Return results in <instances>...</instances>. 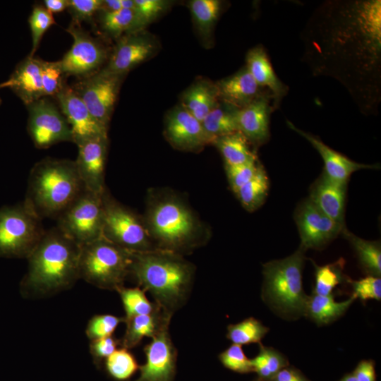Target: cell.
<instances>
[{
    "instance_id": "cell-1",
    "label": "cell",
    "mask_w": 381,
    "mask_h": 381,
    "mask_svg": "<svg viewBox=\"0 0 381 381\" xmlns=\"http://www.w3.org/2000/svg\"><path fill=\"white\" fill-rule=\"evenodd\" d=\"M130 274L163 312L173 316L189 298L195 267L181 255L155 250L133 253Z\"/></svg>"
},
{
    "instance_id": "cell-2",
    "label": "cell",
    "mask_w": 381,
    "mask_h": 381,
    "mask_svg": "<svg viewBox=\"0 0 381 381\" xmlns=\"http://www.w3.org/2000/svg\"><path fill=\"white\" fill-rule=\"evenodd\" d=\"M80 246L57 227L45 231L28 257L24 286L30 294L47 295L64 290L80 278Z\"/></svg>"
},
{
    "instance_id": "cell-3",
    "label": "cell",
    "mask_w": 381,
    "mask_h": 381,
    "mask_svg": "<svg viewBox=\"0 0 381 381\" xmlns=\"http://www.w3.org/2000/svg\"><path fill=\"white\" fill-rule=\"evenodd\" d=\"M143 220L157 250L183 255L207 240V231L199 219L174 195L152 197Z\"/></svg>"
},
{
    "instance_id": "cell-4",
    "label": "cell",
    "mask_w": 381,
    "mask_h": 381,
    "mask_svg": "<svg viewBox=\"0 0 381 381\" xmlns=\"http://www.w3.org/2000/svg\"><path fill=\"white\" fill-rule=\"evenodd\" d=\"M85 189L75 161L47 157L30 171L24 205L42 220L57 219Z\"/></svg>"
},
{
    "instance_id": "cell-5",
    "label": "cell",
    "mask_w": 381,
    "mask_h": 381,
    "mask_svg": "<svg viewBox=\"0 0 381 381\" xmlns=\"http://www.w3.org/2000/svg\"><path fill=\"white\" fill-rule=\"evenodd\" d=\"M133 253L103 236L81 246L80 278L98 288L116 291L130 274Z\"/></svg>"
},
{
    "instance_id": "cell-6",
    "label": "cell",
    "mask_w": 381,
    "mask_h": 381,
    "mask_svg": "<svg viewBox=\"0 0 381 381\" xmlns=\"http://www.w3.org/2000/svg\"><path fill=\"white\" fill-rule=\"evenodd\" d=\"M304 249L263 265L264 294L277 310L286 314L305 313L308 296L302 285Z\"/></svg>"
},
{
    "instance_id": "cell-7",
    "label": "cell",
    "mask_w": 381,
    "mask_h": 381,
    "mask_svg": "<svg viewBox=\"0 0 381 381\" xmlns=\"http://www.w3.org/2000/svg\"><path fill=\"white\" fill-rule=\"evenodd\" d=\"M102 202L104 238L133 253L157 250L143 218L113 199L106 188L102 193Z\"/></svg>"
},
{
    "instance_id": "cell-8",
    "label": "cell",
    "mask_w": 381,
    "mask_h": 381,
    "mask_svg": "<svg viewBox=\"0 0 381 381\" xmlns=\"http://www.w3.org/2000/svg\"><path fill=\"white\" fill-rule=\"evenodd\" d=\"M57 219V228L79 246L102 236V194L85 189Z\"/></svg>"
},
{
    "instance_id": "cell-9",
    "label": "cell",
    "mask_w": 381,
    "mask_h": 381,
    "mask_svg": "<svg viewBox=\"0 0 381 381\" xmlns=\"http://www.w3.org/2000/svg\"><path fill=\"white\" fill-rule=\"evenodd\" d=\"M45 231L42 219L24 203L0 210V253L28 258Z\"/></svg>"
},
{
    "instance_id": "cell-10",
    "label": "cell",
    "mask_w": 381,
    "mask_h": 381,
    "mask_svg": "<svg viewBox=\"0 0 381 381\" xmlns=\"http://www.w3.org/2000/svg\"><path fill=\"white\" fill-rule=\"evenodd\" d=\"M27 107L28 131L37 148L47 149L61 142H73L71 129L66 118L46 97Z\"/></svg>"
},
{
    "instance_id": "cell-11",
    "label": "cell",
    "mask_w": 381,
    "mask_h": 381,
    "mask_svg": "<svg viewBox=\"0 0 381 381\" xmlns=\"http://www.w3.org/2000/svg\"><path fill=\"white\" fill-rule=\"evenodd\" d=\"M123 76L109 73L102 69L85 77L72 87L93 117L107 128Z\"/></svg>"
},
{
    "instance_id": "cell-12",
    "label": "cell",
    "mask_w": 381,
    "mask_h": 381,
    "mask_svg": "<svg viewBox=\"0 0 381 381\" xmlns=\"http://www.w3.org/2000/svg\"><path fill=\"white\" fill-rule=\"evenodd\" d=\"M66 31L73 37L71 48L59 61L64 75L88 76L96 72L106 59L104 47L73 21Z\"/></svg>"
},
{
    "instance_id": "cell-13",
    "label": "cell",
    "mask_w": 381,
    "mask_h": 381,
    "mask_svg": "<svg viewBox=\"0 0 381 381\" xmlns=\"http://www.w3.org/2000/svg\"><path fill=\"white\" fill-rule=\"evenodd\" d=\"M165 324L144 347L145 364L139 366L140 375L133 381H174L176 370L177 350Z\"/></svg>"
},
{
    "instance_id": "cell-14",
    "label": "cell",
    "mask_w": 381,
    "mask_h": 381,
    "mask_svg": "<svg viewBox=\"0 0 381 381\" xmlns=\"http://www.w3.org/2000/svg\"><path fill=\"white\" fill-rule=\"evenodd\" d=\"M76 145L96 138H107V129L90 114L74 90L64 83L55 95Z\"/></svg>"
},
{
    "instance_id": "cell-15",
    "label": "cell",
    "mask_w": 381,
    "mask_h": 381,
    "mask_svg": "<svg viewBox=\"0 0 381 381\" xmlns=\"http://www.w3.org/2000/svg\"><path fill=\"white\" fill-rule=\"evenodd\" d=\"M302 248H321L335 238L344 225L332 220L309 199L303 201L295 212Z\"/></svg>"
},
{
    "instance_id": "cell-16",
    "label": "cell",
    "mask_w": 381,
    "mask_h": 381,
    "mask_svg": "<svg viewBox=\"0 0 381 381\" xmlns=\"http://www.w3.org/2000/svg\"><path fill=\"white\" fill-rule=\"evenodd\" d=\"M164 135L174 148L183 151L197 152L211 144L202 123L181 105L167 115Z\"/></svg>"
},
{
    "instance_id": "cell-17",
    "label": "cell",
    "mask_w": 381,
    "mask_h": 381,
    "mask_svg": "<svg viewBox=\"0 0 381 381\" xmlns=\"http://www.w3.org/2000/svg\"><path fill=\"white\" fill-rule=\"evenodd\" d=\"M157 44L151 37L139 31L127 33L119 40L103 71L125 75L131 69L152 56Z\"/></svg>"
},
{
    "instance_id": "cell-18",
    "label": "cell",
    "mask_w": 381,
    "mask_h": 381,
    "mask_svg": "<svg viewBox=\"0 0 381 381\" xmlns=\"http://www.w3.org/2000/svg\"><path fill=\"white\" fill-rule=\"evenodd\" d=\"M75 161L78 173L85 189L102 194L105 190L104 171L108 138H96L77 145Z\"/></svg>"
},
{
    "instance_id": "cell-19",
    "label": "cell",
    "mask_w": 381,
    "mask_h": 381,
    "mask_svg": "<svg viewBox=\"0 0 381 381\" xmlns=\"http://www.w3.org/2000/svg\"><path fill=\"white\" fill-rule=\"evenodd\" d=\"M219 102L240 109L270 92L261 87L245 66L236 73L215 83ZM272 98V97H271Z\"/></svg>"
},
{
    "instance_id": "cell-20",
    "label": "cell",
    "mask_w": 381,
    "mask_h": 381,
    "mask_svg": "<svg viewBox=\"0 0 381 381\" xmlns=\"http://www.w3.org/2000/svg\"><path fill=\"white\" fill-rule=\"evenodd\" d=\"M270 95H263L236 111L238 131L256 146L270 138V115L272 110Z\"/></svg>"
},
{
    "instance_id": "cell-21",
    "label": "cell",
    "mask_w": 381,
    "mask_h": 381,
    "mask_svg": "<svg viewBox=\"0 0 381 381\" xmlns=\"http://www.w3.org/2000/svg\"><path fill=\"white\" fill-rule=\"evenodd\" d=\"M0 85L1 88H10L26 106L44 97L41 59L28 56L16 66L9 78Z\"/></svg>"
},
{
    "instance_id": "cell-22",
    "label": "cell",
    "mask_w": 381,
    "mask_h": 381,
    "mask_svg": "<svg viewBox=\"0 0 381 381\" xmlns=\"http://www.w3.org/2000/svg\"><path fill=\"white\" fill-rule=\"evenodd\" d=\"M287 126L306 138L319 152L325 164V175L337 182L347 183L350 176L364 169H375L377 166L356 162L325 145L319 138L296 128L289 121Z\"/></svg>"
},
{
    "instance_id": "cell-23",
    "label": "cell",
    "mask_w": 381,
    "mask_h": 381,
    "mask_svg": "<svg viewBox=\"0 0 381 381\" xmlns=\"http://www.w3.org/2000/svg\"><path fill=\"white\" fill-rule=\"evenodd\" d=\"M346 183L331 180L325 174L313 183L309 200L326 216L344 225Z\"/></svg>"
},
{
    "instance_id": "cell-24",
    "label": "cell",
    "mask_w": 381,
    "mask_h": 381,
    "mask_svg": "<svg viewBox=\"0 0 381 381\" xmlns=\"http://www.w3.org/2000/svg\"><path fill=\"white\" fill-rule=\"evenodd\" d=\"M247 69L262 88L267 90L273 99L274 108L287 92V87L279 79L267 54L261 45L250 49L246 55Z\"/></svg>"
},
{
    "instance_id": "cell-25",
    "label": "cell",
    "mask_w": 381,
    "mask_h": 381,
    "mask_svg": "<svg viewBox=\"0 0 381 381\" xmlns=\"http://www.w3.org/2000/svg\"><path fill=\"white\" fill-rule=\"evenodd\" d=\"M171 318L158 307L152 313L124 319L126 327L121 339V347L130 349L138 346L144 337H153L165 324L170 323Z\"/></svg>"
},
{
    "instance_id": "cell-26",
    "label": "cell",
    "mask_w": 381,
    "mask_h": 381,
    "mask_svg": "<svg viewBox=\"0 0 381 381\" xmlns=\"http://www.w3.org/2000/svg\"><path fill=\"white\" fill-rule=\"evenodd\" d=\"M219 103L215 84L201 80L185 91L181 105L201 123Z\"/></svg>"
},
{
    "instance_id": "cell-27",
    "label": "cell",
    "mask_w": 381,
    "mask_h": 381,
    "mask_svg": "<svg viewBox=\"0 0 381 381\" xmlns=\"http://www.w3.org/2000/svg\"><path fill=\"white\" fill-rule=\"evenodd\" d=\"M236 109L221 102L201 122L211 144L220 137L238 131Z\"/></svg>"
},
{
    "instance_id": "cell-28",
    "label": "cell",
    "mask_w": 381,
    "mask_h": 381,
    "mask_svg": "<svg viewBox=\"0 0 381 381\" xmlns=\"http://www.w3.org/2000/svg\"><path fill=\"white\" fill-rule=\"evenodd\" d=\"M213 144L221 152L225 165H238L257 160L255 153L250 147V143L240 131L220 137Z\"/></svg>"
},
{
    "instance_id": "cell-29",
    "label": "cell",
    "mask_w": 381,
    "mask_h": 381,
    "mask_svg": "<svg viewBox=\"0 0 381 381\" xmlns=\"http://www.w3.org/2000/svg\"><path fill=\"white\" fill-rule=\"evenodd\" d=\"M355 299L356 297L352 295L344 301L337 302L332 295L314 294L311 297H308L305 312L316 322L327 324L342 315Z\"/></svg>"
},
{
    "instance_id": "cell-30",
    "label": "cell",
    "mask_w": 381,
    "mask_h": 381,
    "mask_svg": "<svg viewBox=\"0 0 381 381\" xmlns=\"http://www.w3.org/2000/svg\"><path fill=\"white\" fill-rule=\"evenodd\" d=\"M341 233L351 243L362 267L370 275L380 277L381 248L380 243L377 241L361 238L345 228Z\"/></svg>"
},
{
    "instance_id": "cell-31",
    "label": "cell",
    "mask_w": 381,
    "mask_h": 381,
    "mask_svg": "<svg viewBox=\"0 0 381 381\" xmlns=\"http://www.w3.org/2000/svg\"><path fill=\"white\" fill-rule=\"evenodd\" d=\"M269 191V179L261 165L256 174L235 193L248 212L258 209L265 201Z\"/></svg>"
},
{
    "instance_id": "cell-32",
    "label": "cell",
    "mask_w": 381,
    "mask_h": 381,
    "mask_svg": "<svg viewBox=\"0 0 381 381\" xmlns=\"http://www.w3.org/2000/svg\"><path fill=\"white\" fill-rule=\"evenodd\" d=\"M100 20L104 30L116 37L124 32H137L142 28L133 10L121 8L113 12H102Z\"/></svg>"
},
{
    "instance_id": "cell-33",
    "label": "cell",
    "mask_w": 381,
    "mask_h": 381,
    "mask_svg": "<svg viewBox=\"0 0 381 381\" xmlns=\"http://www.w3.org/2000/svg\"><path fill=\"white\" fill-rule=\"evenodd\" d=\"M268 332V328L254 318H246L229 325L226 337L234 344L240 346L259 343Z\"/></svg>"
},
{
    "instance_id": "cell-34",
    "label": "cell",
    "mask_w": 381,
    "mask_h": 381,
    "mask_svg": "<svg viewBox=\"0 0 381 381\" xmlns=\"http://www.w3.org/2000/svg\"><path fill=\"white\" fill-rule=\"evenodd\" d=\"M218 0H193L189 8L193 21L200 32L207 36L214 25L222 10Z\"/></svg>"
},
{
    "instance_id": "cell-35",
    "label": "cell",
    "mask_w": 381,
    "mask_h": 381,
    "mask_svg": "<svg viewBox=\"0 0 381 381\" xmlns=\"http://www.w3.org/2000/svg\"><path fill=\"white\" fill-rule=\"evenodd\" d=\"M116 291L120 296L125 310L124 319L150 314L158 308L155 303L148 300L145 291L139 286L126 288L122 286Z\"/></svg>"
},
{
    "instance_id": "cell-36",
    "label": "cell",
    "mask_w": 381,
    "mask_h": 381,
    "mask_svg": "<svg viewBox=\"0 0 381 381\" xmlns=\"http://www.w3.org/2000/svg\"><path fill=\"white\" fill-rule=\"evenodd\" d=\"M105 369L113 379L124 381L134 375L139 365L129 349L121 347L105 359Z\"/></svg>"
},
{
    "instance_id": "cell-37",
    "label": "cell",
    "mask_w": 381,
    "mask_h": 381,
    "mask_svg": "<svg viewBox=\"0 0 381 381\" xmlns=\"http://www.w3.org/2000/svg\"><path fill=\"white\" fill-rule=\"evenodd\" d=\"M344 265V260L339 259L323 266L315 265L314 294L320 296L332 295L333 289L343 280Z\"/></svg>"
},
{
    "instance_id": "cell-38",
    "label": "cell",
    "mask_w": 381,
    "mask_h": 381,
    "mask_svg": "<svg viewBox=\"0 0 381 381\" xmlns=\"http://www.w3.org/2000/svg\"><path fill=\"white\" fill-rule=\"evenodd\" d=\"M253 371L262 378L274 376L285 365V360L274 349L261 347L258 354L250 359Z\"/></svg>"
},
{
    "instance_id": "cell-39",
    "label": "cell",
    "mask_w": 381,
    "mask_h": 381,
    "mask_svg": "<svg viewBox=\"0 0 381 381\" xmlns=\"http://www.w3.org/2000/svg\"><path fill=\"white\" fill-rule=\"evenodd\" d=\"M28 22L32 42V50L29 56H34L42 37L47 30L55 24V20L52 13L44 7L36 6L32 11Z\"/></svg>"
},
{
    "instance_id": "cell-40",
    "label": "cell",
    "mask_w": 381,
    "mask_h": 381,
    "mask_svg": "<svg viewBox=\"0 0 381 381\" xmlns=\"http://www.w3.org/2000/svg\"><path fill=\"white\" fill-rule=\"evenodd\" d=\"M124 318L111 314L94 315L88 322L86 334L90 340L111 336Z\"/></svg>"
},
{
    "instance_id": "cell-41",
    "label": "cell",
    "mask_w": 381,
    "mask_h": 381,
    "mask_svg": "<svg viewBox=\"0 0 381 381\" xmlns=\"http://www.w3.org/2000/svg\"><path fill=\"white\" fill-rule=\"evenodd\" d=\"M59 61L50 62L41 59V78L44 97L54 96L64 83Z\"/></svg>"
},
{
    "instance_id": "cell-42",
    "label": "cell",
    "mask_w": 381,
    "mask_h": 381,
    "mask_svg": "<svg viewBox=\"0 0 381 381\" xmlns=\"http://www.w3.org/2000/svg\"><path fill=\"white\" fill-rule=\"evenodd\" d=\"M222 365L236 373H248L253 371L250 359L245 354L242 346L232 344L219 355Z\"/></svg>"
},
{
    "instance_id": "cell-43",
    "label": "cell",
    "mask_w": 381,
    "mask_h": 381,
    "mask_svg": "<svg viewBox=\"0 0 381 381\" xmlns=\"http://www.w3.org/2000/svg\"><path fill=\"white\" fill-rule=\"evenodd\" d=\"M260 166L258 160L238 165H225L227 179L234 193L256 174Z\"/></svg>"
},
{
    "instance_id": "cell-44",
    "label": "cell",
    "mask_w": 381,
    "mask_h": 381,
    "mask_svg": "<svg viewBox=\"0 0 381 381\" xmlns=\"http://www.w3.org/2000/svg\"><path fill=\"white\" fill-rule=\"evenodd\" d=\"M353 296L362 301L381 298V279L380 277L369 275L352 282Z\"/></svg>"
},
{
    "instance_id": "cell-45",
    "label": "cell",
    "mask_w": 381,
    "mask_h": 381,
    "mask_svg": "<svg viewBox=\"0 0 381 381\" xmlns=\"http://www.w3.org/2000/svg\"><path fill=\"white\" fill-rule=\"evenodd\" d=\"M134 2L135 11L142 28L155 20L169 3L163 0H134Z\"/></svg>"
},
{
    "instance_id": "cell-46",
    "label": "cell",
    "mask_w": 381,
    "mask_h": 381,
    "mask_svg": "<svg viewBox=\"0 0 381 381\" xmlns=\"http://www.w3.org/2000/svg\"><path fill=\"white\" fill-rule=\"evenodd\" d=\"M102 0H68V9L73 16V21L88 20L97 12L101 11Z\"/></svg>"
},
{
    "instance_id": "cell-47",
    "label": "cell",
    "mask_w": 381,
    "mask_h": 381,
    "mask_svg": "<svg viewBox=\"0 0 381 381\" xmlns=\"http://www.w3.org/2000/svg\"><path fill=\"white\" fill-rule=\"evenodd\" d=\"M121 345V339L113 335L91 340L90 351L95 363L99 366L101 362L109 356Z\"/></svg>"
},
{
    "instance_id": "cell-48",
    "label": "cell",
    "mask_w": 381,
    "mask_h": 381,
    "mask_svg": "<svg viewBox=\"0 0 381 381\" xmlns=\"http://www.w3.org/2000/svg\"><path fill=\"white\" fill-rule=\"evenodd\" d=\"M353 375L358 381H375L373 363L370 361H361L353 373Z\"/></svg>"
},
{
    "instance_id": "cell-49",
    "label": "cell",
    "mask_w": 381,
    "mask_h": 381,
    "mask_svg": "<svg viewBox=\"0 0 381 381\" xmlns=\"http://www.w3.org/2000/svg\"><path fill=\"white\" fill-rule=\"evenodd\" d=\"M44 8L51 13H56L68 8V0H45Z\"/></svg>"
},
{
    "instance_id": "cell-50",
    "label": "cell",
    "mask_w": 381,
    "mask_h": 381,
    "mask_svg": "<svg viewBox=\"0 0 381 381\" xmlns=\"http://www.w3.org/2000/svg\"><path fill=\"white\" fill-rule=\"evenodd\" d=\"M274 377L275 381H304L296 373L289 369L280 370Z\"/></svg>"
},
{
    "instance_id": "cell-51",
    "label": "cell",
    "mask_w": 381,
    "mask_h": 381,
    "mask_svg": "<svg viewBox=\"0 0 381 381\" xmlns=\"http://www.w3.org/2000/svg\"><path fill=\"white\" fill-rule=\"evenodd\" d=\"M121 0L102 1V12H113L121 9Z\"/></svg>"
},
{
    "instance_id": "cell-52",
    "label": "cell",
    "mask_w": 381,
    "mask_h": 381,
    "mask_svg": "<svg viewBox=\"0 0 381 381\" xmlns=\"http://www.w3.org/2000/svg\"><path fill=\"white\" fill-rule=\"evenodd\" d=\"M121 3L122 8L135 11L134 0H121Z\"/></svg>"
},
{
    "instance_id": "cell-53",
    "label": "cell",
    "mask_w": 381,
    "mask_h": 381,
    "mask_svg": "<svg viewBox=\"0 0 381 381\" xmlns=\"http://www.w3.org/2000/svg\"><path fill=\"white\" fill-rule=\"evenodd\" d=\"M340 381H358L353 374L347 375L343 377Z\"/></svg>"
},
{
    "instance_id": "cell-54",
    "label": "cell",
    "mask_w": 381,
    "mask_h": 381,
    "mask_svg": "<svg viewBox=\"0 0 381 381\" xmlns=\"http://www.w3.org/2000/svg\"><path fill=\"white\" fill-rule=\"evenodd\" d=\"M0 88H1V85H0ZM1 98H0V104H1Z\"/></svg>"
}]
</instances>
